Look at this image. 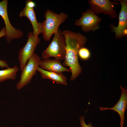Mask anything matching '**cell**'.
I'll list each match as a JSON object with an SVG mask.
<instances>
[{
  "label": "cell",
  "instance_id": "cell-1",
  "mask_svg": "<svg viewBox=\"0 0 127 127\" xmlns=\"http://www.w3.org/2000/svg\"><path fill=\"white\" fill-rule=\"evenodd\" d=\"M63 33L66 43L65 58L63 64L70 67L71 73L70 80L73 81L82 72V68L78 61V53L80 49L85 44L87 38L80 33L68 30H63Z\"/></svg>",
  "mask_w": 127,
  "mask_h": 127
},
{
  "label": "cell",
  "instance_id": "cell-2",
  "mask_svg": "<svg viewBox=\"0 0 127 127\" xmlns=\"http://www.w3.org/2000/svg\"><path fill=\"white\" fill-rule=\"evenodd\" d=\"M68 17L67 14L64 13L58 14L47 9L44 13L45 20L41 23L42 33L44 40L49 41L52 36L57 31L60 25Z\"/></svg>",
  "mask_w": 127,
  "mask_h": 127
},
{
  "label": "cell",
  "instance_id": "cell-3",
  "mask_svg": "<svg viewBox=\"0 0 127 127\" xmlns=\"http://www.w3.org/2000/svg\"><path fill=\"white\" fill-rule=\"evenodd\" d=\"M66 43L63 31L59 29L51 43L42 53V57L45 59L52 57L60 61L64 60L66 55Z\"/></svg>",
  "mask_w": 127,
  "mask_h": 127
},
{
  "label": "cell",
  "instance_id": "cell-4",
  "mask_svg": "<svg viewBox=\"0 0 127 127\" xmlns=\"http://www.w3.org/2000/svg\"><path fill=\"white\" fill-rule=\"evenodd\" d=\"M41 60V58L35 53L28 59L22 71L20 80L16 84V86L18 90L22 88L31 82L33 77L36 73Z\"/></svg>",
  "mask_w": 127,
  "mask_h": 127
},
{
  "label": "cell",
  "instance_id": "cell-5",
  "mask_svg": "<svg viewBox=\"0 0 127 127\" xmlns=\"http://www.w3.org/2000/svg\"><path fill=\"white\" fill-rule=\"evenodd\" d=\"M40 41V38L34 35L33 32L28 33L27 43L19 50L18 54V60L21 71L28 59L35 53L36 49Z\"/></svg>",
  "mask_w": 127,
  "mask_h": 127
},
{
  "label": "cell",
  "instance_id": "cell-6",
  "mask_svg": "<svg viewBox=\"0 0 127 127\" xmlns=\"http://www.w3.org/2000/svg\"><path fill=\"white\" fill-rule=\"evenodd\" d=\"M102 20L101 17L96 15L91 8H89L86 12H82L81 17L76 20L75 24L76 26H81L82 31L86 32L99 29Z\"/></svg>",
  "mask_w": 127,
  "mask_h": 127
},
{
  "label": "cell",
  "instance_id": "cell-7",
  "mask_svg": "<svg viewBox=\"0 0 127 127\" xmlns=\"http://www.w3.org/2000/svg\"><path fill=\"white\" fill-rule=\"evenodd\" d=\"M8 2L7 0H4L0 2V15L3 19L5 25L6 42L10 44L13 39L21 38L24 33L20 30L15 28L11 24L8 14Z\"/></svg>",
  "mask_w": 127,
  "mask_h": 127
},
{
  "label": "cell",
  "instance_id": "cell-8",
  "mask_svg": "<svg viewBox=\"0 0 127 127\" xmlns=\"http://www.w3.org/2000/svg\"><path fill=\"white\" fill-rule=\"evenodd\" d=\"M88 2L91 9L96 14L103 13L110 16L112 18L116 19V11L113 8L114 5L118 4V1L111 2L109 0H90Z\"/></svg>",
  "mask_w": 127,
  "mask_h": 127
},
{
  "label": "cell",
  "instance_id": "cell-9",
  "mask_svg": "<svg viewBox=\"0 0 127 127\" xmlns=\"http://www.w3.org/2000/svg\"><path fill=\"white\" fill-rule=\"evenodd\" d=\"M36 6L35 3L31 0L26 1L25 6L20 12L19 16L20 17H26L28 19L32 26L33 34L38 37L39 35L42 33L41 23L38 22L37 20L34 9Z\"/></svg>",
  "mask_w": 127,
  "mask_h": 127
},
{
  "label": "cell",
  "instance_id": "cell-10",
  "mask_svg": "<svg viewBox=\"0 0 127 127\" xmlns=\"http://www.w3.org/2000/svg\"><path fill=\"white\" fill-rule=\"evenodd\" d=\"M122 8L119 16V23L116 27L112 26V31L115 34L116 39H119L127 35V2L126 0H119Z\"/></svg>",
  "mask_w": 127,
  "mask_h": 127
},
{
  "label": "cell",
  "instance_id": "cell-11",
  "mask_svg": "<svg viewBox=\"0 0 127 127\" xmlns=\"http://www.w3.org/2000/svg\"><path fill=\"white\" fill-rule=\"evenodd\" d=\"M121 94L119 101L113 107L108 108L100 107L99 109L102 111L108 110H113L117 113L120 118V127H123L124 123L125 112L127 108V90L120 85Z\"/></svg>",
  "mask_w": 127,
  "mask_h": 127
},
{
  "label": "cell",
  "instance_id": "cell-12",
  "mask_svg": "<svg viewBox=\"0 0 127 127\" xmlns=\"http://www.w3.org/2000/svg\"><path fill=\"white\" fill-rule=\"evenodd\" d=\"M39 66L45 70L58 73L63 72H71L70 69L66 68L62 64L60 61L56 59H47L41 60L39 62Z\"/></svg>",
  "mask_w": 127,
  "mask_h": 127
},
{
  "label": "cell",
  "instance_id": "cell-13",
  "mask_svg": "<svg viewBox=\"0 0 127 127\" xmlns=\"http://www.w3.org/2000/svg\"><path fill=\"white\" fill-rule=\"evenodd\" d=\"M37 71L40 74L42 78L53 81L57 84L67 85V78L62 73H58L55 72L45 70L39 67Z\"/></svg>",
  "mask_w": 127,
  "mask_h": 127
},
{
  "label": "cell",
  "instance_id": "cell-14",
  "mask_svg": "<svg viewBox=\"0 0 127 127\" xmlns=\"http://www.w3.org/2000/svg\"><path fill=\"white\" fill-rule=\"evenodd\" d=\"M19 71V68L16 65L0 70V83L9 79L15 80Z\"/></svg>",
  "mask_w": 127,
  "mask_h": 127
},
{
  "label": "cell",
  "instance_id": "cell-15",
  "mask_svg": "<svg viewBox=\"0 0 127 127\" xmlns=\"http://www.w3.org/2000/svg\"><path fill=\"white\" fill-rule=\"evenodd\" d=\"M90 52L87 48L82 47L79 50L78 55L81 59L85 60L88 59L90 56Z\"/></svg>",
  "mask_w": 127,
  "mask_h": 127
},
{
  "label": "cell",
  "instance_id": "cell-16",
  "mask_svg": "<svg viewBox=\"0 0 127 127\" xmlns=\"http://www.w3.org/2000/svg\"><path fill=\"white\" fill-rule=\"evenodd\" d=\"M85 116L83 115L79 118L80 123L81 127H92L93 125L91 122L87 124L85 123L84 121Z\"/></svg>",
  "mask_w": 127,
  "mask_h": 127
},
{
  "label": "cell",
  "instance_id": "cell-17",
  "mask_svg": "<svg viewBox=\"0 0 127 127\" xmlns=\"http://www.w3.org/2000/svg\"><path fill=\"white\" fill-rule=\"evenodd\" d=\"M9 67V66L6 61L0 59V67L2 68L6 67L7 68Z\"/></svg>",
  "mask_w": 127,
  "mask_h": 127
},
{
  "label": "cell",
  "instance_id": "cell-18",
  "mask_svg": "<svg viewBox=\"0 0 127 127\" xmlns=\"http://www.w3.org/2000/svg\"><path fill=\"white\" fill-rule=\"evenodd\" d=\"M6 35V29L5 27H3L0 31V38L5 36Z\"/></svg>",
  "mask_w": 127,
  "mask_h": 127
}]
</instances>
